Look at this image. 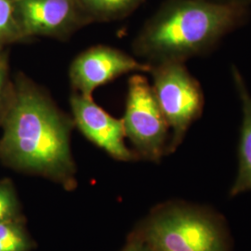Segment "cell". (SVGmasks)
Masks as SVG:
<instances>
[{
    "mask_svg": "<svg viewBox=\"0 0 251 251\" xmlns=\"http://www.w3.org/2000/svg\"><path fill=\"white\" fill-rule=\"evenodd\" d=\"M19 10L24 33L51 36L63 33L74 16L73 0H21Z\"/></svg>",
    "mask_w": 251,
    "mask_h": 251,
    "instance_id": "ba28073f",
    "label": "cell"
},
{
    "mask_svg": "<svg viewBox=\"0 0 251 251\" xmlns=\"http://www.w3.org/2000/svg\"><path fill=\"white\" fill-rule=\"evenodd\" d=\"M232 76L241 102L242 125L239 143V164L232 196L251 191V95L238 68L233 65Z\"/></svg>",
    "mask_w": 251,
    "mask_h": 251,
    "instance_id": "9c48e42d",
    "label": "cell"
},
{
    "mask_svg": "<svg viewBox=\"0 0 251 251\" xmlns=\"http://www.w3.org/2000/svg\"><path fill=\"white\" fill-rule=\"evenodd\" d=\"M140 232L153 251H227L220 223L191 206L164 207Z\"/></svg>",
    "mask_w": 251,
    "mask_h": 251,
    "instance_id": "3957f363",
    "label": "cell"
},
{
    "mask_svg": "<svg viewBox=\"0 0 251 251\" xmlns=\"http://www.w3.org/2000/svg\"><path fill=\"white\" fill-rule=\"evenodd\" d=\"M152 65L138 62L119 50L94 47L81 53L71 65L70 78L79 94L92 98L98 87L130 72H150Z\"/></svg>",
    "mask_w": 251,
    "mask_h": 251,
    "instance_id": "8992f818",
    "label": "cell"
},
{
    "mask_svg": "<svg viewBox=\"0 0 251 251\" xmlns=\"http://www.w3.org/2000/svg\"><path fill=\"white\" fill-rule=\"evenodd\" d=\"M152 88L162 113L171 128L167 153L181 144L190 126L201 117L205 98L200 83L181 62L152 65Z\"/></svg>",
    "mask_w": 251,
    "mask_h": 251,
    "instance_id": "277c9868",
    "label": "cell"
},
{
    "mask_svg": "<svg viewBox=\"0 0 251 251\" xmlns=\"http://www.w3.org/2000/svg\"><path fill=\"white\" fill-rule=\"evenodd\" d=\"M18 200L9 182H0V222L17 220Z\"/></svg>",
    "mask_w": 251,
    "mask_h": 251,
    "instance_id": "8fae6325",
    "label": "cell"
},
{
    "mask_svg": "<svg viewBox=\"0 0 251 251\" xmlns=\"http://www.w3.org/2000/svg\"><path fill=\"white\" fill-rule=\"evenodd\" d=\"M5 80H6V66L4 62L0 60V99L4 90Z\"/></svg>",
    "mask_w": 251,
    "mask_h": 251,
    "instance_id": "9a60e30c",
    "label": "cell"
},
{
    "mask_svg": "<svg viewBox=\"0 0 251 251\" xmlns=\"http://www.w3.org/2000/svg\"><path fill=\"white\" fill-rule=\"evenodd\" d=\"M70 103L75 124L93 144L117 160H134V152H131L125 144V129L122 119L110 116L97 105L92 98L85 97L79 93L73 94Z\"/></svg>",
    "mask_w": 251,
    "mask_h": 251,
    "instance_id": "52a82bcc",
    "label": "cell"
},
{
    "mask_svg": "<svg viewBox=\"0 0 251 251\" xmlns=\"http://www.w3.org/2000/svg\"><path fill=\"white\" fill-rule=\"evenodd\" d=\"M92 11L100 14H115L130 9L140 0H82Z\"/></svg>",
    "mask_w": 251,
    "mask_h": 251,
    "instance_id": "7c38bea8",
    "label": "cell"
},
{
    "mask_svg": "<svg viewBox=\"0 0 251 251\" xmlns=\"http://www.w3.org/2000/svg\"><path fill=\"white\" fill-rule=\"evenodd\" d=\"M241 14V9L233 4L181 0L144 29L135 40V51L153 64L184 63L214 49L238 25Z\"/></svg>",
    "mask_w": 251,
    "mask_h": 251,
    "instance_id": "7a4b0ae2",
    "label": "cell"
},
{
    "mask_svg": "<svg viewBox=\"0 0 251 251\" xmlns=\"http://www.w3.org/2000/svg\"><path fill=\"white\" fill-rule=\"evenodd\" d=\"M122 251H153L141 232L133 235Z\"/></svg>",
    "mask_w": 251,
    "mask_h": 251,
    "instance_id": "5bb4252c",
    "label": "cell"
},
{
    "mask_svg": "<svg viewBox=\"0 0 251 251\" xmlns=\"http://www.w3.org/2000/svg\"><path fill=\"white\" fill-rule=\"evenodd\" d=\"M122 121L126 137L144 159L159 161L167 153L170 127L152 86L141 75H132L128 81L125 116Z\"/></svg>",
    "mask_w": 251,
    "mask_h": 251,
    "instance_id": "5b68a950",
    "label": "cell"
},
{
    "mask_svg": "<svg viewBox=\"0 0 251 251\" xmlns=\"http://www.w3.org/2000/svg\"><path fill=\"white\" fill-rule=\"evenodd\" d=\"M14 31L12 4L9 0H0V38L11 36Z\"/></svg>",
    "mask_w": 251,
    "mask_h": 251,
    "instance_id": "4fadbf2b",
    "label": "cell"
},
{
    "mask_svg": "<svg viewBox=\"0 0 251 251\" xmlns=\"http://www.w3.org/2000/svg\"><path fill=\"white\" fill-rule=\"evenodd\" d=\"M32 242L18 220L0 222V251H28Z\"/></svg>",
    "mask_w": 251,
    "mask_h": 251,
    "instance_id": "30bf717a",
    "label": "cell"
},
{
    "mask_svg": "<svg viewBox=\"0 0 251 251\" xmlns=\"http://www.w3.org/2000/svg\"><path fill=\"white\" fill-rule=\"evenodd\" d=\"M71 123L41 90L25 83L4 122L1 153L19 170L72 187L75 168L70 146Z\"/></svg>",
    "mask_w": 251,
    "mask_h": 251,
    "instance_id": "6da1fadb",
    "label": "cell"
}]
</instances>
